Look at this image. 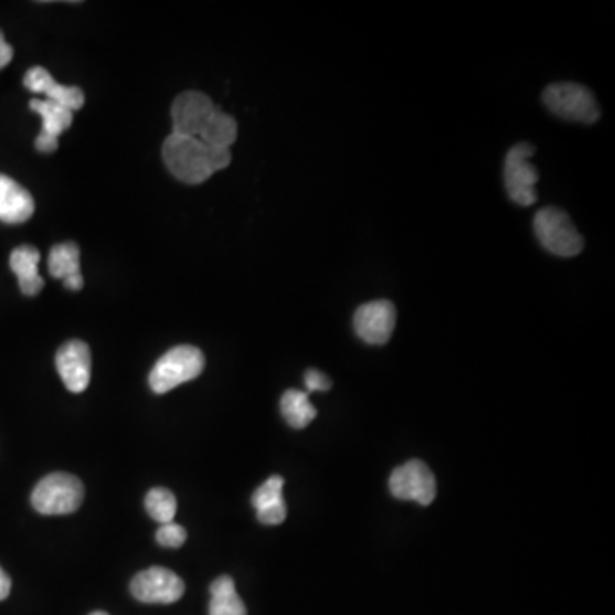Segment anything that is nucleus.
Returning <instances> with one entry per match:
<instances>
[{"instance_id": "1", "label": "nucleus", "mask_w": 615, "mask_h": 615, "mask_svg": "<svg viewBox=\"0 0 615 615\" xmlns=\"http://www.w3.org/2000/svg\"><path fill=\"white\" fill-rule=\"evenodd\" d=\"M173 134L202 140L211 148L230 149L238 137V124L201 92H185L171 106Z\"/></svg>"}, {"instance_id": "2", "label": "nucleus", "mask_w": 615, "mask_h": 615, "mask_svg": "<svg viewBox=\"0 0 615 615\" xmlns=\"http://www.w3.org/2000/svg\"><path fill=\"white\" fill-rule=\"evenodd\" d=\"M168 171L180 182L201 185L215 171L230 167V149L211 148L202 140L171 132L162 144Z\"/></svg>"}, {"instance_id": "3", "label": "nucleus", "mask_w": 615, "mask_h": 615, "mask_svg": "<svg viewBox=\"0 0 615 615\" xmlns=\"http://www.w3.org/2000/svg\"><path fill=\"white\" fill-rule=\"evenodd\" d=\"M205 358L201 349L178 346L159 359L149 374V385L155 393H168L182 383L192 382L204 371Z\"/></svg>"}, {"instance_id": "4", "label": "nucleus", "mask_w": 615, "mask_h": 615, "mask_svg": "<svg viewBox=\"0 0 615 615\" xmlns=\"http://www.w3.org/2000/svg\"><path fill=\"white\" fill-rule=\"evenodd\" d=\"M533 230L540 245L558 257H576L585 246L570 215L558 208L540 209L533 220Z\"/></svg>"}, {"instance_id": "5", "label": "nucleus", "mask_w": 615, "mask_h": 615, "mask_svg": "<svg viewBox=\"0 0 615 615\" xmlns=\"http://www.w3.org/2000/svg\"><path fill=\"white\" fill-rule=\"evenodd\" d=\"M84 486L71 474L55 473L40 480L31 495L34 510L42 515H68L83 505Z\"/></svg>"}, {"instance_id": "6", "label": "nucleus", "mask_w": 615, "mask_h": 615, "mask_svg": "<svg viewBox=\"0 0 615 615\" xmlns=\"http://www.w3.org/2000/svg\"><path fill=\"white\" fill-rule=\"evenodd\" d=\"M544 103L555 117L577 124H595L601 108L589 87L574 83H558L545 87Z\"/></svg>"}, {"instance_id": "7", "label": "nucleus", "mask_w": 615, "mask_h": 615, "mask_svg": "<svg viewBox=\"0 0 615 615\" xmlns=\"http://www.w3.org/2000/svg\"><path fill=\"white\" fill-rule=\"evenodd\" d=\"M536 148L532 144H517L506 155L505 161V185L511 201L515 204L527 205L536 204V185L539 182V171L530 165Z\"/></svg>"}, {"instance_id": "8", "label": "nucleus", "mask_w": 615, "mask_h": 615, "mask_svg": "<svg viewBox=\"0 0 615 615\" xmlns=\"http://www.w3.org/2000/svg\"><path fill=\"white\" fill-rule=\"evenodd\" d=\"M389 486L396 499L423 506H430L438 492L434 474L423 460H411L396 467L390 476Z\"/></svg>"}, {"instance_id": "9", "label": "nucleus", "mask_w": 615, "mask_h": 615, "mask_svg": "<svg viewBox=\"0 0 615 615\" xmlns=\"http://www.w3.org/2000/svg\"><path fill=\"white\" fill-rule=\"evenodd\" d=\"M130 592L142 604H173L185 593V583L173 571L156 566L137 574Z\"/></svg>"}, {"instance_id": "10", "label": "nucleus", "mask_w": 615, "mask_h": 615, "mask_svg": "<svg viewBox=\"0 0 615 615\" xmlns=\"http://www.w3.org/2000/svg\"><path fill=\"white\" fill-rule=\"evenodd\" d=\"M395 321V305L386 299H378L359 306L354 315V330L364 342L382 346L392 337Z\"/></svg>"}, {"instance_id": "11", "label": "nucleus", "mask_w": 615, "mask_h": 615, "mask_svg": "<svg viewBox=\"0 0 615 615\" xmlns=\"http://www.w3.org/2000/svg\"><path fill=\"white\" fill-rule=\"evenodd\" d=\"M55 367L68 392L81 393L92 380V352L83 340L65 342L55 356Z\"/></svg>"}, {"instance_id": "12", "label": "nucleus", "mask_w": 615, "mask_h": 615, "mask_svg": "<svg viewBox=\"0 0 615 615\" xmlns=\"http://www.w3.org/2000/svg\"><path fill=\"white\" fill-rule=\"evenodd\" d=\"M30 108L42 117L43 129L34 140V148L40 152L57 151L59 137L71 127L74 112L49 99H31Z\"/></svg>"}, {"instance_id": "13", "label": "nucleus", "mask_w": 615, "mask_h": 615, "mask_svg": "<svg viewBox=\"0 0 615 615\" xmlns=\"http://www.w3.org/2000/svg\"><path fill=\"white\" fill-rule=\"evenodd\" d=\"M23 84L31 93H42L49 102L59 103L68 110L76 112L83 108L84 93L81 92V87L59 84L46 68H30L24 76Z\"/></svg>"}, {"instance_id": "14", "label": "nucleus", "mask_w": 615, "mask_h": 615, "mask_svg": "<svg viewBox=\"0 0 615 615\" xmlns=\"http://www.w3.org/2000/svg\"><path fill=\"white\" fill-rule=\"evenodd\" d=\"M33 212L31 193L12 178L0 174V221L8 224L26 223Z\"/></svg>"}, {"instance_id": "15", "label": "nucleus", "mask_w": 615, "mask_h": 615, "mask_svg": "<svg viewBox=\"0 0 615 615\" xmlns=\"http://www.w3.org/2000/svg\"><path fill=\"white\" fill-rule=\"evenodd\" d=\"M284 479L273 476L253 492L252 505L257 518L264 524H280L287 517V506L283 496Z\"/></svg>"}, {"instance_id": "16", "label": "nucleus", "mask_w": 615, "mask_h": 615, "mask_svg": "<svg viewBox=\"0 0 615 615\" xmlns=\"http://www.w3.org/2000/svg\"><path fill=\"white\" fill-rule=\"evenodd\" d=\"M49 273L55 279H64V286L71 291H81L84 287L81 274V252L76 243H61L50 252Z\"/></svg>"}, {"instance_id": "17", "label": "nucleus", "mask_w": 615, "mask_h": 615, "mask_svg": "<svg viewBox=\"0 0 615 615\" xmlns=\"http://www.w3.org/2000/svg\"><path fill=\"white\" fill-rule=\"evenodd\" d=\"M40 257L42 255H40L39 250L30 245L18 246L11 253L9 264H11L12 273L20 280L23 295L36 296L45 286V280L42 279L39 273Z\"/></svg>"}, {"instance_id": "18", "label": "nucleus", "mask_w": 615, "mask_h": 615, "mask_svg": "<svg viewBox=\"0 0 615 615\" xmlns=\"http://www.w3.org/2000/svg\"><path fill=\"white\" fill-rule=\"evenodd\" d=\"M209 615H246V607L240 598L233 577L220 576L211 585Z\"/></svg>"}, {"instance_id": "19", "label": "nucleus", "mask_w": 615, "mask_h": 615, "mask_svg": "<svg viewBox=\"0 0 615 615\" xmlns=\"http://www.w3.org/2000/svg\"><path fill=\"white\" fill-rule=\"evenodd\" d=\"M280 412L284 420L295 430H305L317 417V409L310 402V396L299 390H287L280 399Z\"/></svg>"}, {"instance_id": "20", "label": "nucleus", "mask_w": 615, "mask_h": 615, "mask_svg": "<svg viewBox=\"0 0 615 615\" xmlns=\"http://www.w3.org/2000/svg\"><path fill=\"white\" fill-rule=\"evenodd\" d=\"M146 510H148L149 517L158 523H171L177 515V498L168 489L155 487L146 496Z\"/></svg>"}, {"instance_id": "21", "label": "nucleus", "mask_w": 615, "mask_h": 615, "mask_svg": "<svg viewBox=\"0 0 615 615\" xmlns=\"http://www.w3.org/2000/svg\"><path fill=\"white\" fill-rule=\"evenodd\" d=\"M156 539L162 548L178 549L185 544L187 532L183 527L171 521V523L161 524V529L156 533Z\"/></svg>"}, {"instance_id": "22", "label": "nucleus", "mask_w": 615, "mask_h": 615, "mask_svg": "<svg viewBox=\"0 0 615 615\" xmlns=\"http://www.w3.org/2000/svg\"><path fill=\"white\" fill-rule=\"evenodd\" d=\"M305 385L308 393L311 392H327V390L332 389V382L327 374L321 373L317 370H308L305 374Z\"/></svg>"}, {"instance_id": "23", "label": "nucleus", "mask_w": 615, "mask_h": 615, "mask_svg": "<svg viewBox=\"0 0 615 615\" xmlns=\"http://www.w3.org/2000/svg\"><path fill=\"white\" fill-rule=\"evenodd\" d=\"M14 57V49L6 42L4 33L0 31V68L8 67Z\"/></svg>"}, {"instance_id": "24", "label": "nucleus", "mask_w": 615, "mask_h": 615, "mask_svg": "<svg viewBox=\"0 0 615 615\" xmlns=\"http://www.w3.org/2000/svg\"><path fill=\"white\" fill-rule=\"evenodd\" d=\"M11 593V577L0 568V601H6Z\"/></svg>"}, {"instance_id": "25", "label": "nucleus", "mask_w": 615, "mask_h": 615, "mask_svg": "<svg viewBox=\"0 0 615 615\" xmlns=\"http://www.w3.org/2000/svg\"><path fill=\"white\" fill-rule=\"evenodd\" d=\"M92 615H108V614H106V612L98 611V612H93Z\"/></svg>"}]
</instances>
